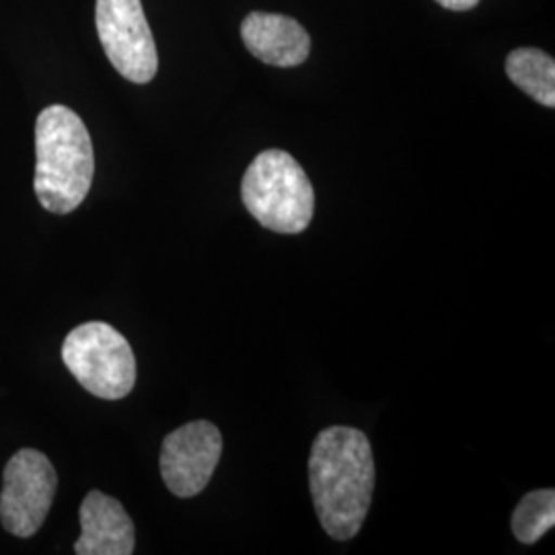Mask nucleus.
<instances>
[{"instance_id": "1", "label": "nucleus", "mask_w": 555, "mask_h": 555, "mask_svg": "<svg viewBox=\"0 0 555 555\" xmlns=\"http://www.w3.org/2000/svg\"><path fill=\"white\" fill-rule=\"evenodd\" d=\"M309 483L325 533L337 541L357 537L375 490V459L366 435L348 426L319 433L309 459Z\"/></svg>"}, {"instance_id": "2", "label": "nucleus", "mask_w": 555, "mask_h": 555, "mask_svg": "<svg viewBox=\"0 0 555 555\" xmlns=\"http://www.w3.org/2000/svg\"><path fill=\"white\" fill-rule=\"evenodd\" d=\"M36 194L52 215H68L87 198L93 176V142L82 119L66 105L46 107L36 124Z\"/></svg>"}, {"instance_id": "3", "label": "nucleus", "mask_w": 555, "mask_h": 555, "mask_svg": "<svg viewBox=\"0 0 555 555\" xmlns=\"http://www.w3.org/2000/svg\"><path fill=\"white\" fill-rule=\"evenodd\" d=\"M249 215L280 235L302 233L315 212L313 183L298 160L278 149L259 153L241 181Z\"/></svg>"}, {"instance_id": "4", "label": "nucleus", "mask_w": 555, "mask_h": 555, "mask_svg": "<svg viewBox=\"0 0 555 555\" xmlns=\"http://www.w3.org/2000/svg\"><path fill=\"white\" fill-rule=\"evenodd\" d=\"M62 360L91 396L114 401L134 389L132 346L109 323L89 321L75 327L62 344Z\"/></svg>"}, {"instance_id": "5", "label": "nucleus", "mask_w": 555, "mask_h": 555, "mask_svg": "<svg viewBox=\"0 0 555 555\" xmlns=\"http://www.w3.org/2000/svg\"><path fill=\"white\" fill-rule=\"evenodd\" d=\"M95 23L101 46L124 79L137 85L155 79L159 56L140 0H98Z\"/></svg>"}, {"instance_id": "6", "label": "nucleus", "mask_w": 555, "mask_h": 555, "mask_svg": "<svg viewBox=\"0 0 555 555\" xmlns=\"http://www.w3.org/2000/svg\"><path fill=\"white\" fill-rule=\"evenodd\" d=\"M59 477L50 459L23 449L4 467V488L0 494V520L15 537H31L40 531L54 502Z\"/></svg>"}, {"instance_id": "7", "label": "nucleus", "mask_w": 555, "mask_h": 555, "mask_svg": "<svg viewBox=\"0 0 555 555\" xmlns=\"http://www.w3.org/2000/svg\"><path fill=\"white\" fill-rule=\"evenodd\" d=\"M220 455L219 428L206 420L190 422L163 440L160 476L171 494L198 496L215 476Z\"/></svg>"}, {"instance_id": "8", "label": "nucleus", "mask_w": 555, "mask_h": 555, "mask_svg": "<svg viewBox=\"0 0 555 555\" xmlns=\"http://www.w3.org/2000/svg\"><path fill=\"white\" fill-rule=\"evenodd\" d=\"M80 537L75 543L79 555L134 554V522L116 498L89 492L80 504Z\"/></svg>"}, {"instance_id": "9", "label": "nucleus", "mask_w": 555, "mask_h": 555, "mask_svg": "<svg viewBox=\"0 0 555 555\" xmlns=\"http://www.w3.org/2000/svg\"><path fill=\"white\" fill-rule=\"evenodd\" d=\"M241 38L256 59L280 68L300 66L311 52L307 29L286 15L251 13L241 23Z\"/></svg>"}, {"instance_id": "10", "label": "nucleus", "mask_w": 555, "mask_h": 555, "mask_svg": "<svg viewBox=\"0 0 555 555\" xmlns=\"http://www.w3.org/2000/svg\"><path fill=\"white\" fill-rule=\"evenodd\" d=\"M508 79L545 107H555V62L537 48H518L506 59Z\"/></svg>"}, {"instance_id": "11", "label": "nucleus", "mask_w": 555, "mask_h": 555, "mask_svg": "<svg viewBox=\"0 0 555 555\" xmlns=\"http://www.w3.org/2000/svg\"><path fill=\"white\" fill-rule=\"evenodd\" d=\"M555 525L554 490H535L518 502L513 513V533L520 543H537Z\"/></svg>"}, {"instance_id": "12", "label": "nucleus", "mask_w": 555, "mask_h": 555, "mask_svg": "<svg viewBox=\"0 0 555 555\" xmlns=\"http://www.w3.org/2000/svg\"><path fill=\"white\" fill-rule=\"evenodd\" d=\"M437 2L449 11H469L479 4V0H437Z\"/></svg>"}]
</instances>
